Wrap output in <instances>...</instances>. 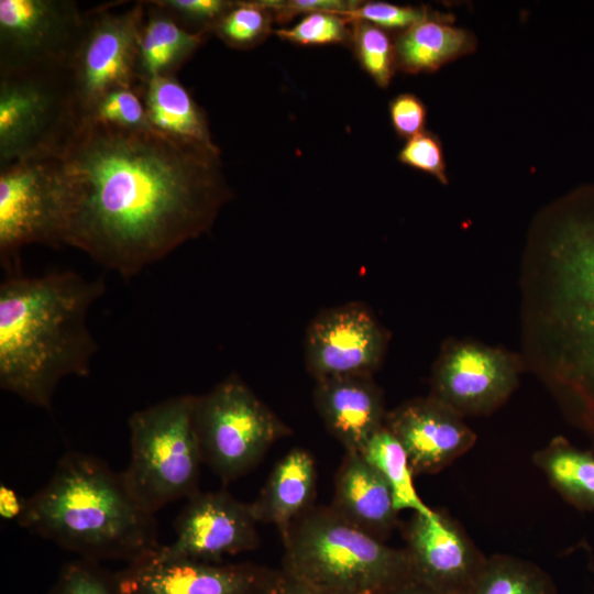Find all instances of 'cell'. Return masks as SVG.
<instances>
[{"instance_id": "6da1fadb", "label": "cell", "mask_w": 594, "mask_h": 594, "mask_svg": "<svg viewBox=\"0 0 594 594\" xmlns=\"http://www.w3.org/2000/svg\"><path fill=\"white\" fill-rule=\"evenodd\" d=\"M53 157L66 202L64 244L123 277L206 233L231 197L220 154L153 129L84 117Z\"/></svg>"}, {"instance_id": "7c38bea8", "label": "cell", "mask_w": 594, "mask_h": 594, "mask_svg": "<svg viewBox=\"0 0 594 594\" xmlns=\"http://www.w3.org/2000/svg\"><path fill=\"white\" fill-rule=\"evenodd\" d=\"M85 24L70 0H0V76L68 67Z\"/></svg>"}, {"instance_id": "8d00e7d4", "label": "cell", "mask_w": 594, "mask_h": 594, "mask_svg": "<svg viewBox=\"0 0 594 594\" xmlns=\"http://www.w3.org/2000/svg\"><path fill=\"white\" fill-rule=\"evenodd\" d=\"M258 594H332L300 583L282 570L273 571Z\"/></svg>"}, {"instance_id": "4fadbf2b", "label": "cell", "mask_w": 594, "mask_h": 594, "mask_svg": "<svg viewBox=\"0 0 594 594\" xmlns=\"http://www.w3.org/2000/svg\"><path fill=\"white\" fill-rule=\"evenodd\" d=\"M388 333L361 302L326 309L309 323L305 336L307 371L316 380L369 375L382 365Z\"/></svg>"}, {"instance_id": "5bb4252c", "label": "cell", "mask_w": 594, "mask_h": 594, "mask_svg": "<svg viewBox=\"0 0 594 594\" xmlns=\"http://www.w3.org/2000/svg\"><path fill=\"white\" fill-rule=\"evenodd\" d=\"M257 524L252 505L227 491L197 492L175 521V540L161 550L173 558L221 563L258 546Z\"/></svg>"}, {"instance_id": "9a60e30c", "label": "cell", "mask_w": 594, "mask_h": 594, "mask_svg": "<svg viewBox=\"0 0 594 594\" xmlns=\"http://www.w3.org/2000/svg\"><path fill=\"white\" fill-rule=\"evenodd\" d=\"M273 570L166 556L161 544L117 572L124 594H258Z\"/></svg>"}, {"instance_id": "44dd1931", "label": "cell", "mask_w": 594, "mask_h": 594, "mask_svg": "<svg viewBox=\"0 0 594 594\" xmlns=\"http://www.w3.org/2000/svg\"><path fill=\"white\" fill-rule=\"evenodd\" d=\"M138 90L154 131L188 146L220 154L205 112L175 76L153 78L140 84Z\"/></svg>"}, {"instance_id": "f35d334b", "label": "cell", "mask_w": 594, "mask_h": 594, "mask_svg": "<svg viewBox=\"0 0 594 594\" xmlns=\"http://www.w3.org/2000/svg\"><path fill=\"white\" fill-rule=\"evenodd\" d=\"M384 594H447L431 588L414 579H409L403 584L389 590Z\"/></svg>"}, {"instance_id": "d6a6232c", "label": "cell", "mask_w": 594, "mask_h": 594, "mask_svg": "<svg viewBox=\"0 0 594 594\" xmlns=\"http://www.w3.org/2000/svg\"><path fill=\"white\" fill-rule=\"evenodd\" d=\"M184 29L210 32L216 22L232 7L228 0H153Z\"/></svg>"}, {"instance_id": "8992f818", "label": "cell", "mask_w": 594, "mask_h": 594, "mask_svg": "<svg viewBox=\"0 0 594 594\" xmlns=\"http://www.w3.org/2000/svg\"><path fill=\"white\" fill-rule=\"evenodd\" d=\"M131 457L123 482L147 513L198 491L204 463L194 425V395H179L134 411L128 421Z\"/></svg>"}, {"instance_id": "30bf717a", "label": "cell", "mask_w": 594, "mask_h": 594, "mask_svg": "<svg viewBox=\"0 0 594 594\" xmlns=\"http://www.w3.org/2000/svg\"><path fill=\"white\" fill-rule=\"evenodd\" d=\"M110 8L109 3L85 12L82 33L67 67L84 117L108 91L139 86L135 59L144 1L120 12Z\"/></svg>"}, {"instance_id": "3957f363", "label": "cell", "mask_w": 594, "mask_h": 594, "mask_svg": "<svg viewBox=\"0 0 594 594\" xmlns=\"http://www.w3.org/2000/svg\"><path fill=\"white\" fill-rule=\"evenodd\" d=\"M75 272L10 273L0 285V387L51 409L59 382L87 376L97 351L87 317L105 292Z\"/></svg>"}, {"instance_id": "8fae6325", "label": "cell", "mask_w": 594, "mask_h": 594, "mask_svg": "<svg viewBox=\"0 0 594 594\" xmlns=\"http://www.w3.org/2000/svg\"><path fill=\"white\" fill-rule=\"evenodd\" d=\"M525 371L519 352L450 338L433 363L429 395L462 417L488 415L510 397Z\"/></svg>"}, {"instance_id": "e575fe53", "label": "cell", "mask_w": 594, "mask_h": 594, "mask_svg": "<svg viewBox=\"0 0 594 594\" xmlns=\"http://www.w3.org/2000/svg\"><path fill=\"white\" fill-rule=\"evenodd\" d=\"M389 117L396 134L409 140L425 131L427 108L416 95L405 92L391 100Z\"/></svg>"}, {"instance_id": "d6986e66", "label": "cell", "mask_w": 594, "mask_h": 594, "mask_svg": "<svg viewBox=\"0 0 594 594\" xmlns=\"http://www.w3.org/2000/svg\"><path fill=\"white\" fill-rule=\"evenodd\" d=\"M331 508L350 524L385 541L397 524L389 486L360 453L346 452L337 473Z\"/></svg>"}, {"instance_id": "5b68a950", "label": "cell", "mask_w": 594, "mask_h": 594, "mask_svg": "<svg viewBox=\"0 0 594 594\" xmlns=\"http://www.w3.org/2000/svg\"><path fill=\"white\" fill-rule=\"evenodd\" d=\"M282 571L332 594H384L411 579L405 549L359 529L331 506L311 507L283 537Z\"/></svg>"}, {"instance_id": "cb8c5ba5", "label": "cell", "mask_w": 594, "mask_h": 594, "mask_svg": "<svg viewBox=\"0 0 594 594\" xmlns=\"http://www.w3.org/2000/svg\"><path fill=\"white\" fill-rule=\"evenodd\" d=\"M550 485L580 512H594V451L557 436L534 455Z\"/></svg>"}, {"instance_id": "ba28073f", "label": "cell", "mask_w": 594, "mask_h": 594, "mask_svg": "<svg viewBox=\"0 0 594 594\" xmlns=\"http://www.w3.org/2000/svg\"><path fill=\"white\" fill-rule=\"evenodd\" d=\"M82 118L67 67L0 76V165L55 156Z\"/></svg>"}, {"instance_id": "7a4b0ae2", "label": "cell", "mask_w": 594, "mask_h": 594, "mask_svg": "<svg viewBox=\"0 0 594 594\" xmlns=\"http://www.w3.org/2000/svg\"><path fill=\"white\" fill-rule=\"evenodd\" d=\"M519 354L594 442V186L544 206L519 273Z\"/></svg>"}, {"instance_id": "836d02e7", "label": "cell", "mask_w": 594, "mask_h": 594, "mask_svg": "<svg viewBox=\"0 0 594 594\" xmlns=\"http://www.w3.org/2000/svg\"><path fill=\"white\" fill-rule=\"evenodd\" d=\"M397 157L400 163L427 173L441 184L448 185L442 143L437 134L425 130L407 140Z\"/></svg>"}, {"instance_id": "d4e9b609", "label": "cell", "mask_w": 594, "mask_h": 594, "mask_svg": "<svg viewBox=\"0 0 594 594\" xmlns=\"http://www.w3.org/2000/svg\"><path fill=\"white\" fill-rule=\"evenodd\" d=\"M385 480L391 488L397 512L431 514L414 486V473L407 453L397 438L384 426L360 453Z\"/></svg>"}, {"instance_id": "7402d4cb", "label": "cell", "mask_w": 594, "mask_h": 594, "mask_svg": "<svg viewBox=\"0 0 594 594\" xmlns=\"http://www.w3.org/2000/svg\"><path fill=\"white\" fill-rule=\"evenodd\" d=\"M438 13L403 30L395 42L397 68L407 74L432 73L476 50L474 34Z\"/></svg>"}, {"instance_id": "83f0119b", "label": "cell", "mask_w": 594, "mask_h": 594, "mask_svg": "<svg viewBox=\"0 0 594 594\" xmlns=\"http://www.w3.org/2000/svg\"><path fill=\"white\" fill-rule=\"evenodd\" d=\"M351 42L362 68L382 88H386L394 77L396 63L395 42L388 33L376 25L353 21Z\"/></svg>"}, {"instance_id": "2e32d148", "label": "cell", "mask_w": 594, "mask_h": 594, "mask_svg": "<svg viewBox=\"0 0 594 594\" xmlns=\"http://www.w3.org/2000/svg\"><path fill=\"white\" fill-rule=\"evenodd\" d=\"M411 579L447 594H469L487 557L449 515L414 513L404 530Z\"/></svg>"}, {"instance_id": "e0dca14e", "label": "cell", "mask_w": 594, "mask_h": 594, "mask_svg": "<svg viewBox=\"0 0 594 594\" xmlns=\"http://www.w3.org/2000/svg\"><path fill=\"white\" fill-rule=\"evenodd\" d=\"M463 418L429 395L387 411L385 427L405 449L414 475L432 474L474 446L476 435Z\"/></svg>"}, {"instance_id": "f1b7e54d", "label": "cell", "mask_w": 594, "mask_h": 594, "mask_svg": "<svg viewBox=\"0 0 594 594\" xmlns=\"http://www.w3.org/2000/svg\"><path fill=\"white\" fill-rule=\"evenodd\" d=\"M48 594H124L116 573L79 558L64 564Z\"/></svg>"}, {"instance_id": "277c9868", "label": "cell", "mask_w": 594, "mask_h": 594, "mask_svg": "<svg viewBox=\"0 0 594 594\" xmlns=\"http://www.w3.org/2000/svg\"><path fill=\"white\" fill-rule=\"evenodd\" d=\"M18 524L81 559L131 563L156 549L154 515L127 488L121 472L81 452L61 458L50 481L24 499Z\"/></svg>"}, {"instance_id": "d590c367", "label": "cell", "mask_w": 594, "mask_h": 594, "mask_svg": "<svg viewBox=\"0 0 594 594\" xmlns=\"http://www.w3.org/2000/svg\"><path fill=\"white\" fill-rule=\"evenodd\" d=\"M272 11L274 20L285 22L296 14H309L314 12H331L343 15L360 4L359 1L344 0H290V1H265Z\"/></svg>"}, {"instance_id": "74e56055", "label": "cell", "mask_w": 594, "mask_h": 594, "mask_svg": "<svg viewBox=\"0 0 594 594\" xmlns=\"http://www.w3.org/2000/svg\"><path fill=\"white\" fill-rule=\"evenodd\" d=\"M24 501H22L13 488L1 484L0 486V515L2 519H18L22 513Z\"/></svg>"}, {"instance_id": "ac0fdd59", "label": "cell", "mask_w": 594, "mask_h": 594, "mask_svg": "<svg viewBox=\"0 0 594 594\" xmlns=\"http://www.w3.org/2000/svg\"><path fill=\"white\" fill-rule=\"evenodd\" d=\"M314 404L328 431L346 452L361 453L385 426L387 411L381 388L369 375L316 381Z\"/></svg>"}, {"instance_id": "ab89813d", "label": "cell", "mask_w": 594, "mask_h": 594, "mask_svg": "<svg viewBox=\"0 0 594 594\" xmlns=\"http://www.w3.org/2000/svg\"><path fill=\"white\" fill-rule=\"evenodd\" d=\"M591 570L594 572V561L591 559L590 561ZM594 594V593H593Z\"/></svg>"}, {"instance_id": "ffe728a7", "label": "cell", "mask_w": 594, "mask_h": 594, "mask_svg": "<svg viewBox=\"0 0 594 594\" xmlns=\"http://www.w3.org/2000/svg\"><path fill=\"white\" fill-rule=\"evenodd\" d=\"M317 470L312 455L295 448L273 469L264 488L251 503L258 522L273 524L282 538L292 524L312 507Z\"/></svg>"}, {"instance_id": "9c48e42d", "label": "cell", "mask_w": 594, "mask_h": 594, "mask_svg": "<svg viewBox=\"0 0 594 594\" xmlns=\"http://www.w3.org/2000/svg\"><path fill=\"white\" fill-rule=\"evenodd\" d=\"M65 227L66 202L53 156L0 165V260L10 273L22 248L64 244Z\"/></svg>"}, {"instance_id": "603a6c76", "label": "cell", "mask_w": 594, "mask_h": 594, "mask_svg": "<svg viewBox=\"0 0 594 594\" xmlns=\"http://www.w3.org/2000/svg\"><path fill=\"white\" fill-rule=\"evenodd\" d=\"M144 4L135 59L139 85L157 77L175 76L207 34L187 31L153 0L144 1Z\"/></svg>"}, {"instance_id": "484cf974", "label": "cell", "mask_w": 594, "mask_h": 594, "mask_svg": "<svg viewBox=\"0 0 594 594\" xmlns=\"http://www.w3.org/2000/svg\"><path fill=\"white\" fill-rule=\"evenodd\" d=\"M469 594H557L538 565L507 554L487 557Z\"/></svg>"}, {"instance_id": "4dcf8cb0", "label": "cell", "mask_w": 594, "mask_h": 594, "mask_svg": "<svg viewBox=\"0 0 594 594\" xmlns=\"http://www.w3.org/2000/svg\"><path fill=\"white\" fill-rule=\"evenodd\" d=\"M346 19L331 12H314L304 18L294 26L279 29L277 36L301 45H327L351 41V28Z\"/></svg>"}, {"instance_id": "f546056e", "label": "cell", "mask_w": 594, "mask_h": 594, "mask_svg": "<svg viewBox=\"0 0 594 594\" xmlns=\"http://www.w3.org/2000/svg\"><path fill=\"white\" fill-rule=\"evenodd\" d=\"M127 130L152 129L138 88H117L105 94L86 116Z\"/></svg>"}, {"instance_id": "52a82bcc", "label": "cell", "mask_w": 594, "mask_h": 594, "mask_svg": "<svg viewBox=\"0 0 594 594\" xmlns=\"http://www.w3.org/2000/svg\"><path fill=\"white\" fill-rule=\"evenodd\" d=\"M194 425L204 463L226 484L251 471L290 433L237 374L194 396Z\"/></svg>"}, {"instance_id": "4316f807", "label": "cell", "mask_w": 594, "mask_h": 594, "mask_svg": "<svg viewBox=\"0 0 594 594\" xmlns=\"http://www.w3.org/2000/svg\"><path fill=\"white\" fill-rule=\"evenodd\" d=\"M274 19L265 1H234L211 31L227 45L245 50L260 44Z\"/></svg>"}, {"instance_id": "1f68e13d", "label": "cell", "mask_w": 594, "mask_h": 594, "mask_svg": "<svg viewBox=\"0 0 594 594\" xmlns=\"http://www.w3.org/2000/svg\"><path fill=\"white\" fill-rule=\"evenodd\" d=\"M361 3V2H360ZM439 12L431 11L427 7L398 6L388 2L373 1L356 6L342 16L349 23L363 21L381 29L406 30L414 24L437 15Z\"/></svg>"}]
</instances>
